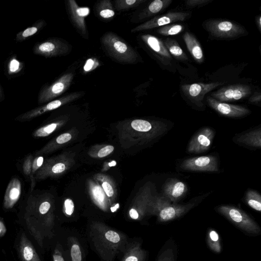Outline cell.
<instances>
[{
  "label": "cell",
  "mask_w": 261,
  "mask_h": 261,
  "mask_svg": "<svg viewBox=\"0 0 261 261\" xmlns=\"http://www.w3.org/2000/svg\"><path fill=\"white\" fill-rule=\"evenodd\" d=\"M87 233L91 248L101 261H114L128 242L125 233L98 222L88 226Z\"/></svg>",
  "instance_id": "cell-1"
},
{
  "label": "cell",
  "mask_w": 261,
  "mask_h": 261,
  "mask_svg": "<svg viewBox=\"0 0 261 261\" xmlns=\"http://www.w3.org/2000/svg\"><path fill=\"white\" fill-rule=\"evenodd\" d=\"M51 204L48 201H40L33 195L28 199L25 219L28 229L41 246L44 237L54 235V221L48 216Z\"/></svg>",
  "instance_id": "cell-2"
},
{
  "label": "cell",
  "mask_w": 261,
  "mask_h": 261,
  "mask_svg": "<svg viewBox=\"0 0 261 261\" xmlns=\"http://www.w3.org/2000/svg\"><path fill=\"white\" fill-rule=\"evenodd\" d=\"M101 42L108 55L117 61L129 64L137 62L138 55L135 50L113 32L104 34Z\"/></svg>",
  "instance_id": "cell-3"
},
{
  "label": "cell",
  "mask_w": 261,
  "mask_h": 261,
  "mask_svg": "<svg viewBox=\"0 0 261 261\" xmlns=\"http://www.w3.org/2000/svg\"><path fill=\"white\" fill-rule=\"evenodd\" d=\"M194 206V204L192 203L185 204L173 203L164 196L158 197L149 204L148 212L155 215L159 222H165L183 216Z\"/></svg>",
  "instance_id": "cell-4"
},
{
  "label": "cell",
  "mask_w": 261,
  "mask_h": 261,
  "mask_svg": "<svg viewBox=\"0 0 261 261\" xmlns=\"http://www.w3.org/2000/svg\"><path fill=\"white\" fill-rule=\"evenodd\" d=\"M217 211L234 225L245 232L257 234L260 231L258 224L245 212L237 207L222 205L218 207Z\"/></svg>",
  "instance_id": "cell-5"
},
{
  "label": "cell",
  "mask_w": 261,
  "mask_h": 261,
  "mask_svg": "<svg viewBox=\"0 0 261 261\" xmlns=\"http://www.w3.org/2000/svg\"><path fill=\"white\" fill-rule=\"evenodd\" d=\"M205 27L212 36L219 38H236L246 33L242 26L225 20H209L206 22Z\"/></svg>",
  "instance_id": "cell-6"
},
{
  "label": "cell",
  "mask_w": 261,
  "mask_h": 261,
  "mask_svg": "<svg viewBox=\"0 0 261 261\" xmlns=\"http://www.w3.org/2000/svg\"><path fill=\"white\" fill-rule=\"evenodd\" d=\"M71 49L70 44L61 38H51L35 44L33 52L36 55L51 58L67 54Z\"/></svg>",
  "instance_id": "cell-7"
},
{
  "label": "cell",
  "mask_w": 261,
  "mask_h": 261,
  "mask_svg": "<svg viewBox=\"0 0 261 261\" xmlns=\"http://www.w3.org/2000/svg\"><path fill=\"white\" fill-rule=\"evenodd\" d=\"M73 79L72 73H67L62 75L51 84L43 87L38 94V103L52 101L64 93L71 85Z\"/></svg>",
  "instance_id": "cell-8"
},
{
  "label": "cell",
  "mask_w": 261,
  "mask_h": 261,
  "mask_svg": "<svg viewBox=\"0 0 261 261\" xmlns=\"http://www.w3.org/2000/svg\"><path fill=\"white\" fill-rule=\"evenodd\" d=\"M84 93L83 92H74L69 93L59 99L53 100L43 106L27 111L17 116L15 120L20 122L30 121L45 112L56 109L66 103L78 98L84 94Z\"/></svg>",
  "instance_id": "cell-9"
},
{
  "label": "cell",
  "mask_w": 261,
  "mask_h": 261,
  "mask_svg": "<svg viewBox=\"0 0 261 261\" xmlns=\"http://www.w3.org/2000/svg\"><path fill=\"white\" fill-rule=\"evenodd\" d=\"M189 13L183 12H170L161 16L153 17L151 19L142 23L131 30L132 33H136L144 30L161 27L166 24L185 20Z\"/></svg>",
  "instance_id": "cell-10"
},
{
  "label": "cell",
  "mask_w": 261,
  "mask_h": 261,
  "mask_svg": "<svg viewBox=\"0 0 261 261\" xmlns=\"http://www.w3.org/2000/svg\"><path fill=\"white\" fill-rule=\"evenodd\" d=\"M180 168L191 171L217 172L219 170L217 158L213 155L187 159L182 162Z\"/></svg>",
  "instance_id": "cell-11"
},
{
  "label": "cell",
  "mask_w": 261,
  "mask_h": 261,
  "mask_svg": "<svg viewBox=\"0 0 261 261\" xmlns=\"http://www.w3.org/2000/svg\"><path fill=\"white\" fill-rule=\"evenodd\" d=\"M215 136L214 130L205 127L195 134L189 142L187 151L189 153L198 154L208 150Z\"/></svg>",
  "instance_id": "cell-12"
},
{
  "label": "cell",
  "mask_w": 261,
  "mask_h": 261,
  "mask_svg": "<svg viewBox=\"0 0 261 261\" xmlns=\"http://www.w3.org/2000/svg\"><path fill=\"white\" fill-rule=\"evenodd\" d=\"M251 93L250 86L244 84H236L223 87L212 93L215 99L223 101H231L244 98Z\"/></svg>",
  "instance_id": "cell-13"
},
{
  "label": "cell",
  "mask_w": 261,
  "mask_h": 261,
  "mask_svg": "<svg viewBox=\"0 0 261 261\" xmlns=\"http://www.w3.org/2000/svg\"><path fill=\"white\" fill-rule=\"evenodd\" d=\"M67 6L72 22L83 37L87 36L85 18L89 14V8L79 7L74 0H68Z\"/></svg>",
  "instance_id": "cell-14"
},
{
  "label": "cell",
  "mask_w": 261,
  "mask_h": 261,
  "mask_svg": "<svg viewBox=\"0 0 261 261\" xmlns=\"http://www.w3.org/2000/svg\"><path fill=\"white\" fill-rule=\"evenodd\" d=\"M208 105L220 114L229 117H241L250 113L249 110L241 106L218 101L212 97H207Z\"/></svg>",
  "instance_id": "cell-15"
},
{
  "label": "cell",
  "mask_w": 261,
  "mask_h": 261,
  "mask_svg": "<svg viewBox=\"0 0 261 261\" xmlns=\"http://www.w3.org/2000/svg\"><path fill=\"white\" fill-rule=\"evenodd\" d=\"M188 190L187 185L176 178H169L164 184V197L173 203L182 199Z\"/></svg>",
  "instance_id": "cell-16"
},
{
  "label": "cell",
  "mask_w": 261,
  "mask_h": 261,
  "mask_svg": "<svg viewBox=\"0 0 261 261\" xmlns=\"http://www.w3.org/2000/svg\"><path fill=\"white\" fill-rule=\"evenodd\" d=\"M221 84L222 83L220 82L185 84L181 86V89L190 99L196 102H200L207 93Z\"/></svg>",
  "instance_id": "cell-17"
},
{
  "label": "cell",
  "mask_w": 261,
  "mask_h": 261,
  "mask_svg": "<svg viewBox=\"0 0 261 261\" xmlns=\"http://www.w3.org/2000/svg\"><path fill=\"white\" fill-rule=\"evenodd\" d=\"M141 38L162 61L169 62L172 60L171 55L161 39L149 34L142 35Z\"/></svg>",
  "instance_id": "cell-18"
},
{
  "label": "cell",
  "mask_w": 261,
  "mask_h": 261,
  "mask_svg": "<svg viewBox=\"0 0 261 261\" xmlns=\"http://www.w3.org/2000/svg\"><path fill=\"white\" fill-rule=\"evenodd\" d=\"M64 250L67 261H85L84 249L75 236H70L67 238Z\"/></svg>",
  "instance_id": "cell-19"
},
{
  "label": "cell",
  "mask_w": 261,
  "mask_h": 261,
  "mask_svg": "<svg viewBox=\"0 0 261 261\" xmlns=\"http://www.w3.org/2000/svg\"><path fill=\"white\" fill-rule=\"evenodd\" d=\"M122 255L120 261H145L147 252L142 248L140 241L128 240Z\"/></svg>",
  "instance_id": "cell-20"
},
{
  "label": "cell",
  "mask_w": 261,
  "mask_h": 261,
  "mask_svg": "<svg viewBox=\"0 0 261 261\" xmlns=\"http://www.w3.org/2000/svg\"><path fill=\"white\" fill-rule=\"evenodd\" d=\"M21 184L17 178H13L8 184L4 199L5 209L12 208L18 201L21 195Z\"/></svg>",
  "instance_id": "cell-21"
},
{
  "label": "cell",
  "mask_w": 261,
  "mask_h": 261,
  "mask_svg": "<svg viewBox=\"0 0 261 261\" xmlns=\"http://www.w3.org/2000/svg\"><path fill=\"white\" fill-rule=\"evenodd\" d=\"M18 252L21 261H41L32 243L24 233L20 238Z\"/></svg>",
  "instance_id": "cell-22"
},
{
  "label": "cell",
  "mask_w": 261,
  "mask_h": 261,
  "mask_svg": "<svg viewBox=\"0 0 261 261\" xmlns=\"http://www.w3.org/2000/svg\"><path fill=\"white\" fill-rule=\"evenodd\" d=\"M187 47L194 60L198 63L203 61V54L200 44L195 36L186 32L182 37Z\"/></svg>",
  "instance_id": "cell-23"
},
{
  "label": "cell",
  "mask_w": 261,
  "mask_h": 261,
  "mask_svg": "<svg viewBox=\"0 0 261 261\" xmlns=\"http://www.w3.org/2000/svg\"><path fill=\"white\" fill-rule=\"evenodd\" d=\"M237 141L247 146L260 148L261 147V128H258L239 136Z\"/></svg>",
  "instance_id": "cell-24"
},
{
  "label": "cell",
  "mask_w": 261,
  "mask_h": 261,
  "mask_svg": "<svg viewBox=\"0 0 261 261\" xmlns=\"http://www.w3.org/2000/svg\"><path fill=\"white\" fill-rule=\"evenodd\" d=\"M171 3V0L153 1L139 14L138 18L141 20L154 15L166 8Z\"/></svg>",
  "instance_id": "cell-25"
},
{
  "label": "cell",
  "mask_w": 261,
  "mask_h": 261,
  "mask_svg": "<svg viewBox=\"0 0 261 261\" xmlns=\"http://www.w3.org/2000/svg\"><path fill=\"white\" fill-rule=\"evenodd\" d=\"M46 25L45 21L43 19L36 21L32 25L18 32L15 37L17 42H23L38 33Z\"/></svg>",
  "instance_id": "cell-26"
},
{
  "label": "cell",
  "mask_w": 261,
  "mask_h": 261,
  "mask_svg": "<svg viewBox=\"0 0 261 261\" xmlns=\"http://www.w3.org/2000/svg\"><path fill=\"white\" fill-rule=\"evenodd\" d=\"M163 43L169 54L175 58L183 61L188 60L187 56L176 40L168 38Z\"/></svg>",
  "instance_id": "cell-27"
},
{
  "label": "cell",
  "mask_w": 261,
  "mask_h": 261,
  "mask_svg": "<svg viewBox=\"0 0 261 261\" xmlns=\"http://www.w3.org/2000/svg\"><path fill=\"white\" fill-rule=\"evenodd\" d=\"M245 201L247 204L255 211H261V196L256 191L248 189L246 193Z\"/></svg>",
  "instance_id": "cell-28"
},
{
  "label": "cell",
  "mask_w": 261,
  "mask_h": 261,
  "mask_svg": "<svg viewBox=\"0 0 261 261\" xmlns=\"http://www.w3.org/2000/svg\"><path fill=\"white\" fill-rule=\"evenodd\" d=\"M97 11L99 16L104 19L111 18L115 15L112 4L109 0L100 2L97 8Z\"/></svg>",
  "instance_id": "cell-29"
},
{
  "label": "cell",
  "mask_w": 261,
  "mask_h": 261,
  "mask_svg": "<svg viewBox=\"0 0 261 261\" xmlns=\"http://www.w3.org/2000/svg\"><path fill=\"white\" fill-rule=\"evenodd\" d=\"M184 30V27L179 24H172L161 27L157 32L164 36H170L178 34Z\"/></svg>",
  "instance_id": "cell-30"
},
{
  "label": "cell",
  "mask_w": 261,
  "mask_h": 261,
  "mask_svg": "<svg viewBox=\"0 0 261 261\" xmlns=\"http://www.w3.org/2000/svg\"><path fill=\"white\" fill-rule=\"evenodd\" d=\"M207 243L210 248L215 252L221 251V245L219 237L217 232L214 230H210L207 235Z\"/></svg>",
  "instance_id": "cell-31"
},
{
  "label": "cell",
  "mask_w": 261,
  "mask_h": 261,
  "mask_svg": "<svg viewBox=\"0 0 261 261\" xmlns=\"http://www.w3.org/2000/svg\"><path fill=\"white\" fill-rule=\"evenodd\" d=\"M145 1V0H117L115 2V6L117 10H127L136 7Z\"/></svg>",
  "instance_id": "cell-32"
},
{
  "label": "cell",
  "mask_w": 261,
  "mask_h": 261,
  "mask_svg": "<svg viewBox=\"0 0 261 261\" xmlns=\"http://www.w3.org/2000/svg\"><path fill=\"white\" fill-rule=\"evenodd\" d=\"M58 123L53 122L36 129L32 134L34 137H44L52 133L56 128Z\"/></svg>",
  "instance_id": "cell-33"
},
{
  "label": "cell",
  "mask_w": 261,
  "mask_h": 261,
  "mask_svg": "<svg viewBox=\"0 0 261 261\" xmlns=\"http://www.w3.org/2000/svg\"><path fill=\"white\" fill-rule=\"evenodd\" d=\"M43 163V157L42 156H39L36 157L33 161L32 170L30 178L31 180V191H33L35 186V174L42 166Z\"/></svg>",
  "instance_id": "cell-34"
},
{
  "label": "cell",
  "mask_w": 261,
  "mask_h": 261,
  "mask_svg": "<svg viewBox=\"0 0 261 261\" xmlns=\"http://www.w3.org/2000/svg\"><path fill=\"white\" fill-rule=\"evenodd\" d=\"M23 67V64L16 57L13 56L9 59L8 62V73L10 75L16 74L20 72Z\"/></svg>",
  "instance_id": "cell-35"
},
{
  "label": "cell",
  "mask_w": 261,
  "mask_h": 261,
  "mask_svg": "<svg viewBox=\"0 0 261 261\" xmlns=\"http://www.w3.org/2000/svg\"><path fill=\"white\" fill-rule=\"evenodd\" d=\"M53 261H67L65 250L62 246L58 243L56 246L53 254Z\"/></svg>",
  "instance_id": "cell-36"
},
{
  "label": "cell",
  "mask_w": 261,
  "mask_h": 261,
  "mask_svg": "<svg viewBox=\"0 0 261 261\" xmlns=\"http://www.w3.org/2000/svg\"><path fill=\"white\" fill-rule=\"evenodd\" d=\"M156 261H175L173 249L168 248L164 250L158 256Z\"/></svg>",
  "instance_id": "cell-37"
},
{
  "label": "cell",
  "mask_w": 261,
  "mask_h": 261,
  "mask_svg": "<svg viewBox=\"0 0 261 261\" xmlns=\"http://www.w3.org/2000/svg\"><path fill=\"white\" fill-rule=\"evenodd\" d=\"M33 161V155L29 154L24 160L22 165L23 172L25 175L29 176V177H30L31 173Z\"/></svg>",
  "instance_id": "cell-38"
},
{
  "label": "cell",
  "mask_w": 261,
  "mask_h": 261,
  "mask_svg": "<svg viewBox=\"0 0 261 261\" xmlns=\"http://www.w3.org/2000/svg\"><path fill=\"white\" fill-rule=\"evenodd\" d=\"M65 169V166L63 163H58L53 165L49 170L51 173L57 174L62 172Z\"/></svg>",
  "instance_id": "cell-39"
},
{
  "label": "cell",
  "mask_w": 261,
  "mask_h": 261,
  "mask_svg": "<svg viewBox=\"0 0 261 261\" xmlns=\"http://www.w3.org/2000/svg\"><path fill=\"white\" fill-rule=\"evenodd\" d=\"M65 213L68 215H71L74 211V204L70 199H67L64 202Z\"/></svg>",
  "instance_id": "cell-40"
},
{
  "label": "cell",
  "mask_w": 261,
  "mask_h": 261,
  "mask_svg": "<svg viewBox=\"0 0 261 261\" xmlns=\"http://www.w3.org/2000/svg\"><path fill=\"white\" fill-rule=\"evenodd\" d=\"M114 150V147L112 145H108L101 148L98 153L99 158L105 157L110 154Z\"/></svg>",
  "instance_id": "cell-41"
},
{
  "label": "cell",
  "mask_w": 261,
  "mask_h": 261,
  "mask_svg": "<svg viewBox=\"0 0 261 261\" xmlns=\"http://www.w3.org/2000/svg\"><path fill=\"white\" fill-rule=\"evenodd\" d=\"M93 195L95 197V198L98 201V202H102L104 198V196L103 195L102 192L101 190V189L98 187L96 186L93 189Z\"/></svg>",
  "instance_id": "cell-42"
},
{
  "label": "cell",
  "mask_w": 261,
  "mask_h": 261,
  "mask_svg": "<svg viewBox=\"0 0 261 261\" xmlns=\"http://www.w3.org/2000/svg\"><path fill=\"white\" fill-rule=\"evenodd\" d=\"M211 0H189L186 2V5L190 7L199 6L208 3Z\"/></svg>",
  "instance_id": "cell-43"
},
{
  "label": "cell",
  "mask_w": 261,
  "mask_h": 261,
  "mask_svg": "<svg viewBox=\"0 0 261 261\" xmlns=\"http://www.w3.org/2000/svg\"><path fill=\"white\" fill-rule=\"evenodd\" d=\"M71 139V135L69 133H64L59 136L56 141L57 143L61 144L65 143Z\"/></svg>",
  "instance_id": "cell-44"
},
{
  "label": "cell",
  "mask_w": 261,
  "mask_h": 261,
  "mask_svg": "<svg viewBox=\"0 0 261 261\" xmlns=\"http://www.w3.org/2000/svg\"><path fill=\"white\" fill-rule=\"evenodd\" d=\"M97 62L95 60H93L92 59H88L84 67V70L86 71H89L91 70H93V69L96 67V66L95 65L96 64V63Z\"/></svg>",
  "instance_id": "cell-45"
},
{
  "label": "cell",
  "mask_w": 261,
  "mask_h": 261,
  "mask_svg": "<svg viewBox=\"0 0 261 261\" xmlns=\"http://www.w3.org/2000/svg\"><path fill=\"white\" fill-rule=\"evenodd\" d=\"M102 186L108 196L111 197L113 195V189L112 186L108 182H103L102 184Z\"/></svg>",
  "instance_id": "cell-46"
},
{
  "label": "cell",
  "mask_w": 261,
  "mask_h": 261,
  "mask_svg": "<svg viewBox=\"0 0 261 261\" xmlns=\"http://www.w3.org/2000/svg\"><path fill=\"white\" fill-rule=\"evenodd\" d=\"M261 100V94L258 92H255L249 98V100L252 103H259Z\"/></svg>",
  "instance_id": "cell-47"
},
{
  "label": "cell",
  "mask_w": 261,
  "mask_h": 261,
  "mask_svg": "<svg viewBox=\"0 0 261 261\" xmlns=\"http://www.w3.org/2000/svg\"><path fill=\"white\" fill-rule=\"evenodd\" d=\"M6 231L5 226L3 222L0 220V237L3 236Z\"/></svg>",
  "instance_id": "cell-48"
},
{
  "label": "cell",
  "mask_w": 261,
  "mask_h": 261,
  "mask_svg": "<svg viewBox=\"0 0 261 261\" xmlns=\"http://www.w3.org/2000/svg\"><path fill=\"white\" fill-rule=\"evenodd\" d=\"M261 17L259 16L257 18L256 22L259 28V29L260 30L261 28Z\"/></svg>",
  "instance_id": "cell-49"
},
{
  "label": "cell",
  "mask_w": 261,
  "mask_h": 261,
  "mask_svg": "<svg viewBox=\"0 0 261 261\" xmlns=\"http://www.w3.org/2000/svg\"><path fill=\"white\" fill-rule=\"evenodd\" d=\"M4 92L2 86L0 85V100L4 98Z\"/></svg>",
  "instance_id": "cell-50"
},
{
  "label": "cell",
  "mask_w": 261,
  "mask_h": 261,
  "mask_svg": "<svg viewBox=\"0 0 261 261\" xmlns=\"http://www.w3.org/2000/svg\"><path fill=\"white\" fill-rule=\"evenodd\" d=\"M115 164H116V162L115 161H113L109 163V166H115Z\"/></svg>",
  "instance_id": "cell-51"
}]
</instances>
